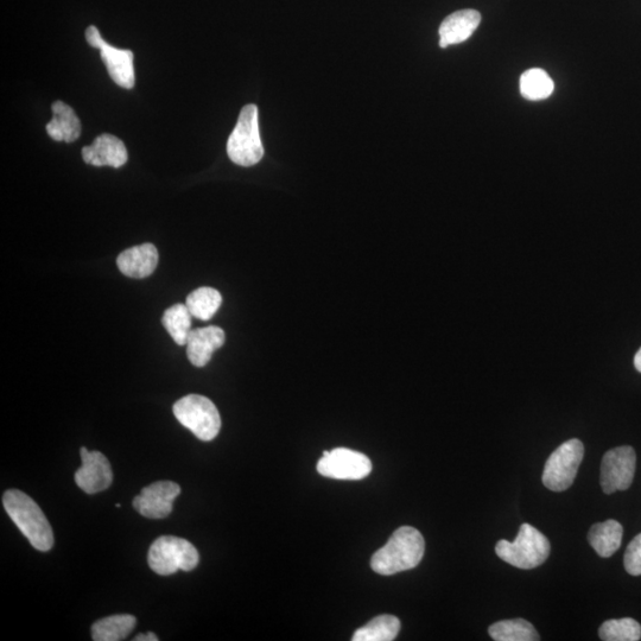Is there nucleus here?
I'll return each mask as SVG.
<instances>
[{"mask_svg":"<svg viewBox=\"0 0 641 641\" xmlns=\"http://www.w3.org/2000/svg\"><path fill=\"white\" fill-rule=\"evenodd\" d=\"M425 542L422 533L411 526H402L373 555L371 568L377 574L391 576L414 569L423 560Z\"/></svg>","mask_w":641,"mask_h":641,"instance_id":"obj_1","label":"nucleus"},{"mask_svg":"<svg viewBox=\"0 0 641 641\" xmlns=\"http://www.w3.org/2000/svg\"><path fill=\"white\" fill-rule=\"evenodd\" d=\"M6 513L38 551H49L54 547V533L43 511L33 499L18 490L3 495Z\"/></svg>","mask_w":641,"mask_h":641,"instance_id":"obj_2","label":"nucleus"},{"mask_svg":"<svg viewBox=\"0 0 641 641\" xmlns=\"http://www.w3.org/2000/svg\"><path fill=\"white\" fill-rule=\"evenodd\" d=\"M550 551L549 539L530 524L520 526L514 542L501 539L495 547V552L500 560L523 570L542 566L548 560Z\"/></svg>","mask_w":641,"mask_h":641,"instance_id":"obj_3","label":"nucleus"},{"mask_svg":"<svg viewBox=\"0 0 641 641\" xmlns=\"http://www.w3.org/2000/svg\"><path fill=\"white\" fill-rule=\"evenodd\" d=\"M227 154L240 167H252L262 161L264 148L256 105H247L241 110L236 128L228 138Z\"/></svg>","mask_w":641,"mask_h":641,"instance_id":"obj_4","label":"nucleus"},{"mask_svg":"<svg viewBox=\"0 0 641 641\" xmlns=\"http://www.w3.org/2000/svg\"><path fill=\"white\" fill-rule=\"evenodd\" d=\"M200 556L194 545L175 536H162L151 544L148 562L152 571L169 576L176 571H192L198 567Z\"/></svg>","mask_w":641,"mask_h":641,"instance_id":"obj_5","label":"nucleus"},{"mask_svg":"<svg viewBox=\"0 0 641 641\" xmlns=\"http://www.w3.org/2000/svg\"><path fill=\"white\" fill-rule=\"evenodd\" d=\"M174 415L184 428L189 429L201 441H212L221 429V417L217 406L207 397L189 395L174 405Z\"/></svg>","mask_w":641,"mask_h":641,"instance_id":"obj_6","label":"nucleus"},{"mask_svg":"<svg viewBox=\"0 0 641 641\" xmlns=\"http://www.w3.org/2000/svg\"><path fill=\"white\" fill-rule=\"evenodd\" d=\"M585 455V446L573 439L561 444L550 455L543 471V484L552 492L567 491L574 484Z\"/></svg>","mask_w":641,"mask_h":641,"instance_id":"obj_7","label":"nucleus"},{"mask_svg":"<svg viewBox=\"0 0 641 641\" xmlns=\"http://www.w3.org/2000/svg\"><path fill=\"white\" fill-rule=\"evenodd\" d=\"M637 468V455L630 446L609 450L601 463V486L606 494L631 487Z\"/></svg>","mask_w":641,"mask_h":641,"instance_id":"obj_8","label":"nucleus"},{"mask_svg":"<svg viewBox=\"0 0 641 641\" xmlns=\"http://www.w3.org/2000/svg\"><path fill=\"white\" fill-rule=\"evenodd\" d=\"M86 40L91 47L100 50L101 60L104 61L112 80L125 90L135 86V68H133V53L110 46L101 37L100 31L94 25L86 30Z\"/></svg>","mask_w":641,"mask_h":641,"instance_id":"obj_9","label":"nucleus"},{"mask_svg":"<svg viewBox=\"0 0 641 641\" xmlns=\"http://www.w3.org/2000/svg\"><path fill=\"white\" fill-rule=\"evenodd\" d=\"M317 472L336 480H361L372 472L366 455L347 448H335L317 463Z\"/></svg>","mask_w":641,"mask_h":641,"instance_id":"obj_10","label":"nucleus"},{"mask_svg":"<svg viewBox=\"0 0 641 641\" xmlns=\"http://www.w3.org/2000/svg\"><path fill=\"white\" fill-rule=\"evenodd\" d=\"M180 493L181 487L176 482L158 481L143 488L133 500V507L145 518H167L173 512L174 501Z\"/></svg>","mask_w":641,"mask_h":641,"instance_id":"obj_11","label":"nucleus"},{"mask_svg":"<svg viewBox=\"0 0 641 641\" xmlns=\"http://www.w3.org/2000/svg\"><path fill=\"white\" fill-rule=\"evenodd\" d=\"M82 466L75 473L76 485L87 494H97L112 485L111 463L100 452H90L86 447L80 449Z\"/></svg>","mask_w":641,"mask_h":641,"instance_id":"obj_12","label":"nucleus"},{"mask_svg":"<svg viewBox=\"0 0 641 641\" xmlns=\"http://www.w3.org/2000/svg\"><path fill=\"white\" fill-rule=\"evenodd\" d=\"M82 158L94 167L120 168L128 162L129 155L119 138L105 133L95 138L91 147L82 149Z\"/></svg>","mask_w":641,"mask_h":641,"instance_id":"obj_13","label":"nucleus"},{"mask_svg":"<svg viewBox=\"0 0 641 641\" xmlns=\"http://www.w3.org/2000/svg\"><path fill=\"white\" fill-rule=\"evenodd\" d=\"M224 330L217 326L192 329L187 341V355L195 367H205L215 351L225 345Z\"/></svg>","mask_w":641,"mask_h":641,"instance_id":"obj_14","label":"nucleus"},{"mask_svg":"<svg viewBox=\"0 0 641 641\" xmlns=\"http://www.w3.org/2000/svg\"><path fill=\"white\" fill-rule=\"evenodd\" d=\"M481 15L477 10H461L449 15L441 24L440 47L447 48L468 40L478 29Z\"/></svg>","mask_w":641,"mask_h":641,"instance_id":"obj_15","label":"nucleus"},{"mask_svg":"<svg viewBox=\"0 0 641 641\" xmlns=\"http://www.w3.org/2000/svg\"><path fill=\"white\" fill-rule=\"evenodd\" d=\"M117 265L125 276L131 278L149 277L157 269L158 251L152 244L131 247V249L120 253Z\"/></svg>","mask_w":641,"mask_h":641,"instance_id":"obj_16","label":"nucleus"},{"mask_svg":"<svg viewBox=\"0 0 641 641\" xmlns=\"http://www.w3.org/2000/svg\"><path fill=\"white\" fill-rule=\"evenodd\" d=\"M52 110L53 119L47 124L50 138L56 142H75L81 136V123L72 107L62 101H55Z\"/></svg>","mask_w":641,"mask_h":641,"instance_id":"obj_17","label":"nucleus"},{"mask_svg":"<svg viewBox=\"0 0 641 641\" xmlns=\"http://www.w3.org/2000/svg\"><path fill=\"white\" fill-rule=\"evenodd\" d=\"M624 528L617 520L594 524L588 533V542L602 558L611 557L621 547Z\"/></svg>","mask_w":641,"mask_h":641,"instance_id":"obj_18","label":"nucleus"},{"mask_svg":"<svg viewBox=\"0 0 641 641\" xmlns=\"http://www.w3.org/2000/svg\"><path fill=\"white\" fill-rule=\"evenodd\" d=\"M136 624L137 619L133 615H112L92 626V638L95 641H122L129 636Z\"/></svg>","mask_w":641,"mask_h":641,"instance_id":"obj_19","label":"nucleus"},{"mask_svg":"<svg viewBox=\"0 0 641 641\" xmlns=\"http://www.w3.org/2000/svg\"><path fill=\"white\" fill-rule=\"evenodd\" d=\"M401 631V621L393 615H379L354 633L353 641H392Z\"/></svg>","mask_w":641,"mask_h":641,"instance_id":"obj_20","label":"nucleus"},{"mask_svg":"<svg viewBox=\"0 0 641 641\" xmlns=\"http://www.w3.org/2000/svg\"><path fill=\"white\" fill-rule=\"evenodd\" d=\"M192 317L193 315L190 314L186 304H175L165 310L162 319L163 326L177 345H187L188 336L192 332Z\"/></svg>","mask_w":641,"mask_h":641,"instance_id":"obj_21","label":"nucleus"},{"mask_svg":"<svg viewBox=\"0 0 641 641\" xmlns=\"http://www.w3.org/2000/svg\"><path fill=\"white\" fill-rule=\"evenodd\" d=\"M495 641H537L541 639L535 627L524 619L503 620L488 630Z\"/></svg>","mask_w":641,"mask_h":641,"instance_id":"obj_22","label":"nucleus"},{"mask_svg":"<svg viewBox=\"0 0 641 641\" xmlns=\"http://www.w3.org/2000/svg\"><path fill=\"white\" fill-rule=\"evenodd\" d=\"M222 304V296L213 288H200L187 297L186 306L195 319L211 320Z\"/></svg>","mask_w":641,"mask_h":641,"instance_id":"obj_23","label":"nucleus"},{"mask_svg":"<svg viewBox=\"0 0 641 641\" xmlns=\"http://www.w3.org/2000/svg\"><path fill=\"white\" fill-rule=\"evenodd\" d=\"M555 85L547 72L543 69L533 68L520 76V93L528 100L538 101L550 97L554 93Z\"/></svg>","mask_w":641,"mask_h":641,"instance_id":"obj_24","label":"nucleus"},{"mask_svg":"<svg viewBox=\"0 0 641 641\" xmlns=\"http://www.w3.org/2000/svg\"><path fill=\"white\" fill-rule=\"evenodd\" d=\"M599 636L605 641H638L641 625L631 618L608 620L600 627Z\"/></svg>","mask_w":641,"mask_h":641,"instance_id":"obj_25","label":"nucleus"},{"mask_svg":"<svg viewBox=\"0 0 641 641\" xmlns=\"http://www.w3.org/2000/svg\"><path fill=\"white\" fill-rule=\"evenodd\" d=\"M624 564L628 574L632 576L641 575V533L628 544Z\"/></svg>","mask_w":641,"mask_h":641,"instance_id":"obj_26","label":"nucleus"},{"mask_svg":"<svg viewBox=\"0 0 641 641\" xmlns=\"http://www.w3.org/2000/svg\"><path fill=\"white\" fill-rule=\"evenodd\" d=\"M160 638L156 636L155 633L148 632L145 634H138V636L133 639V641H158Z\"/></svg>","mask_w":641,"mask_h":641,"instance_id":"obj_27","label":"nucleus"},{"mask_svg":"<svg viewBox=\"0 0 641 641\" xmlns=\"http://www.w3.org/2000/svg\"><path fill=\"white\" fill-rule=\"evenodd\" d=\"M634 366H636L637 371L641 373V348L636 354V357H634Z\"/></svg>","mask_w":641,"mask_h":641,"instance_id":"obj_28","label":"nucleus"},{"mask_svg":"<svg viewBox=\"0 0 641 641\" xmlns=\"http://www.w3.org/2000/svg\"><path fill=\"white\" fill-rule=\"evenodd\" d=\"M116 507H118V509H120V507H122V505H120V504H117V505H116Z\"/></svg>","mask_w":641,"mask_h":641,"instance_id":"obj_29","label":"nucleus"}]
</instances>
